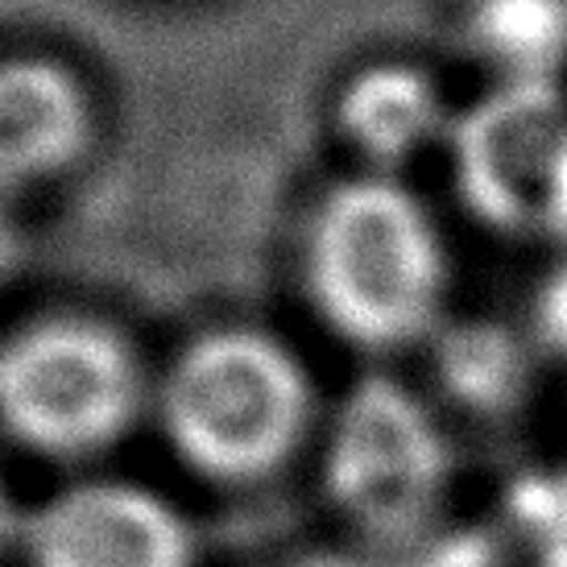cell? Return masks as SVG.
Returning a JSON list of instances; mask_svg holds the SVG:
<instances>
[{"mask_svg":"<svg viewBox=\"0 0 567 567\" xmlns=\"http://www.w3.org/2000/svg\"><path fill=\"white\" fill-rule=\"evenodd\" d=\"M299 278L319 323L357 352H406L447 323V237L398 174L357 171L319 190L302 220Z\"/></svg>","mask_w":567,"mask_h":567,"instance_id":"6da1fadb","label":"cell"},{"mask_svg":"<svg viewBox=\"0 0 567 567\" xmlns=\"http://www.w3.org/2000/svg\"><path fill=\"white\" fill-rule=\"evenodd\" d=\"M154 410L187 468L220 485H252L299 456L316 426V381L269 328L216 323L162 369Z\"/></svg>","mask_w":567,"mask_h":567,"instance_id":"7a4b0ae2","label":"cell"},{"mask_svg":"<svg viewBox=\"0 0 567 567\" xmlns=\"http://www.w3.org/2000/svg\"><path fill=\"white\" fill-rule=\"evenodd\" d=\"M150 402L142 352L109 319L47 311L0 336V431L33 456H104Z\"/></svg>","mask_w":567,"mask_h":567,"instance_id":"3957f363","label":"cell"},{"mask_svg":"<svg viewBox=\"0 0 567 567\" xmlns=\"http://www.w3.org/2000/svg\"><path fill=\"white\" fill-rule=\"evenodd\" d=\"M323 488L352 530L410 538L426 530L452 488V443L440 414L406 381L369 373L331 414Z\"/></svg>","mask_w":567,"mask_h":567,"instance_id":"277c9868","label":"cell"},{"mask_svg":"<svg viewBox=\"0 0 567 567\" xmlns=\"http://www.w3.org/2000/svg\"><path fill=\"white\" fill-rule=\"evenodd\" d=\"M443 154L476 224L567 245V83H485Z\"/></svg>","mask_w":567,"mask_h":567,"instance_id":"5b68a950","label":"cell"},{"mask_svg":"<svg viewBox=\"0 0 567 567\" xmlns=\"http://www.w3.org/2000/svg\"><path fill=\"white\" fill-rule=\"evenodd\" d=\"M30 567H195L187 514L142 481L83 476L21 518Z\"/></svg>","mask_w":567,"mask_h":567,"instance_id":"8992f818","label":"cell"},{"mask_svg":"<svg viewBox=\"0 0 567 567\" xmlns=\"http://www.w3.org/2000/svg\"><path fill=\"white\" fill-rule=\"evenodd\" d=\"M100 100L59 54H0V199L54 187L92 158Z\"/></svg>","mask_w":567,"mask_h":567,"instance_id":"52a82bcc","label":"cell"},{"mask_svg":"<svg viewBox=\"0 0 567 567\" xmlns=\"http://www.w3.org/2000/svg\"><path fill=\"white\" fill-rule=\"evenodd\" d=\"M456 109L431 66L385 54L364 59L340 80L331 95V128L357 171L402 178L406 166L447 145Z\"/></svg>","mask_w":567,"mask_h":567,"instance_id":"ba28073f","label":"cell"},{"mask_svg":"<svg viewBox=\"0 0 567 567\" xmlns=\"http://www.w3.org/2000/svg\"><path fill=\"white\" fill-rule=\"evenodd\" d=\"M456 38L488 83L567 80V0H460Z\"/></svg>","mask_w":567,"mask_h":567,"instance_id":"9c48e42d","label":"cell"},{"mask_svg":"<svg viewBox=\"0 0 567 567\" xmlns=\"http://www.w3.org/2000/svg\"><path fill=\"white\" fill-rule=\"evenodd\" d=\"M435 378L452 402L476 414L514 410L530 385V348L518 328L502 319H447L431 336Z\"/></svg>","mask_w":567,"mask_h":567,"instance_id":"30bf717a","label":"cell"},{"mask_svg":"<svg viewBox=\"0 0 567 567\" xmlns=\"http://www.w3.org/2000/svg\"><path fill=\"white\" fill-rule=\"evenodd\" d=\"M530 336L543 348L567 357V245L555 257V266L535 286V299H530Z\"/></svg>","mask_w":567,"mask_h":567,"instance_id":"8fae6325","label":"cell"},{"mask_svg":"<svg viewBox=\"0 0 567 567\" xmlns=\"http://www.w3.org/2000/svg\"><path fill=\"white\" fill-rule=\"evenodd\" d=\"M17 535H21V518H17L9 485H4V476H0V555L9 551V543H17Z\"/></svg>","mask_w":567,"mask_h":567,"instance_id":"7c38bea8","label":"cell"},{"mask_svg":"<svg viewBox=\"0 0 567 567\" xmlns=\"http://www.w3.org/2000/svg\"><path fill=\"white\" fill-rule=\"evenodd\" d=\"M4 204H9V199H0V274L13 266V257H17V228H13V220H9Z\"/></svg>","mask_w":567,"mask_h":567,"instance_id":"4fadbf2b","label":"cell"},{"mask_svg":"<svg viewBox=\"0 0 567 567\" xmlns=\"http://www.w3.org/2000/svg\"><path fill=\"white\" fill-rule=\"evenodd\" d=\"M535 567H567V543H547V551L538 555Z\"/></svg>","mask_w":567,"mask_h":567,"instance_id":"5bb4252c","label":"cell"}]
</instances>
